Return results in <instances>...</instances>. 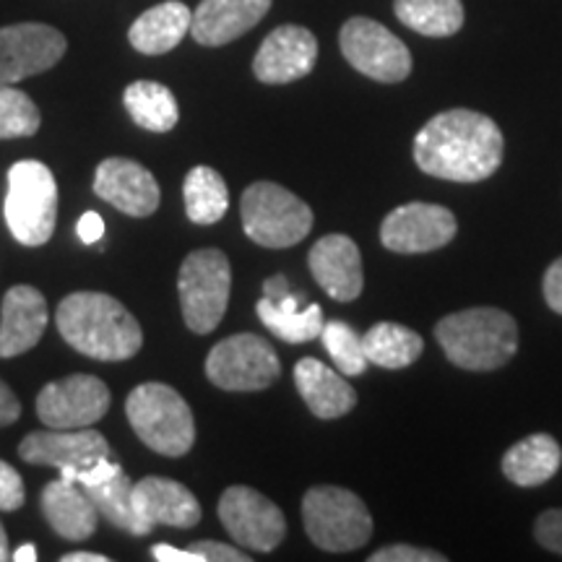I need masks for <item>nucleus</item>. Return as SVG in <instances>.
<instances>
[{"label": "nucleus", "instance_id": "nucleus-29", "mask_svg": "<svg viewBox=\"0 0 562 562\" xmlns=\"http://www.w3.org/2000/svg\"><path fill=\"white\" fill-rule=\"evenodd\" d=\"M396 19L425 37H451L463 26L461 0H396Z\"/></svg>", "mask_w": 562, "mask_h": 562}, {"label": "nucleus", "instance_id": "nucleus-3", "mask_svg": "<svg viewBox=\"0 0 562 562\" xmlns=\"http://www.w3.org/2000/svg\"><path fill=\"white\" fill-rule=\"evenodd\" d=\"M435 336L448 362L461 370L490 372L508 364L518 351V326L497 307H469L446 315Z\"/></svg>", "mask_w": 562, "mask_h": 562}, {"label": "nucleus", "instance_id": "nucleus-1", "mask_svg": "<svg viewBox=\"0 0 562 562\" xmlns=\"http://www.w3.org/2000/svg\"><path fill=\"white\" fill-rule=\"evenodd\" d=\"M503 133L474 110H446L414 136V161L425 175L453 182H482L501 170Z\"/></svg>", "mask_w": 562, "mask_h": 562}, {"label": "nucleus", "instance_id": "nucleus-46", "mask_svg": "<svg viewBox=\"0 0 562 562\" xmlns=\"http://www.w3.org/2000/svg\"><path fill=\"white\" fill-rule=\"evenodd\" d=\"M11 558V550H9V533H5L3 524H0V562H5Z\"/></svg>", "mask_w": 562, "mask_h": 562}, {"label": "nucleus", "instance_id": "nucleus-41", "mask_svg": "<svg viewBox=\"0 0 562 562\" xmlns=\"http://www.w3.org/2000/svg\"><path fill=\"white\" fill-rule=\"evenodd\" d=\"M21 417V404L13 396V391L0 381V427H9Z\"/></svg>", "mask_w": 562, "mask_h": 562}, {"label": "nucleus", "instance_id": "nucleus-32", "mask_svg": "<svg viewBox=\"0 0 562 562\" xmlns=\"http://www.w3.org/2000/svg\"><path fill=\"white\" fill-rule=\"evenodd\" d=\"M321 341L341 375L355 378V375H362V372L368 370L370 362H368V357H364L362 336L357 334L349 323H344V321L323 323Z\"/></svg>", "mask_w": 562, "mask_h": 562}, {"label": "nucleus", "instance_id": "nucleus-6", "mask_svg": "<svg viewBox=\"0 0 562 562\" xmlns=\"http://www.w3.org/2000/svg\"><path fill=\"white\" fill-rule=\"evenodd\" d=\"M302 521L311 542L326 552L360 550L372 537V516L362 497L331 484L305 492Z\"/></svg>", "mask_w": 562, "mask_h": 562}, {"label": "nucleus", "instance_id": "nucleus-35", "mask_svg": "<svg viewBox=\"0 0 562 562\" xmlns=\"http://www.w3.org/2000/svg\"><path fill=\"white\" fill-rule=\"evenodd\" d=\"M446 554L435 550H419L412 544H391L381 547L378 552L370 554V562H446Z\"/></svg>", "mask_w": 562, "mask_h": 562}, {"label": "nucleus", "instance_id": "nucleus-28", "mask_svg": "<svg viewBox=\"0 0 562 562\" xmlns=\"http://www.w3.org/2000/svg\"><path fill=\"white\" fill-rule=\"evenodd\" d=\"M186 214L195 224H216L229 209V188L214 167L199 165L188 172L182 186Z\"/></svg>", "mask_w": 562, "mask_h": 562}, {"label": "nucleus", "instance_id": "nucleus-8", "mask_svg": "<svg viewBox=\"0 0 562 562\" xmlns=\"http://www.w3.org/2000/svg\"><path fill=\"white\" fill-rule=\"evenodd\" d=\"M229 258L216 248L193 250L180 266L178 292L186 326L206 336L220 326L229 305Z\"/></svg>", "mask_w": 562, "mask_h": 562}, {"label": "nucleus", "instance_id": "nucleus-45", "mask_svg": "<svg viewBox=\"0 0 562 562\" xmlns=\"http://www.w3.org/2000/svg\"><path fill=\"white\" fill-rule=\"evenodd\" d=\"M11 560H16V562H34V560H37V550H34V544H21L19 550L11 554Z\"/></svg>", "mask_w": 562, "mask_h": 562}, {"label": "nucleus", "instance_id": "nucleus-10", "mask_svg": "<svg viewBox=\"0 0 562 562\" xmlns=\"http://www.w3.org/2000/svg\"><path fill=\"white\" fill-rule=\"evenodd\" d=\"M339 45L347 63L368 79L398 83L412 74V53L396 34L368 16H355L341 26Z\"/></svg>", "mask_w": 562, "mask_h": 562}, {"label": "nucleus", "instance_id": "nucleus-39", "mask_svg": "<svg viewBox=\"0 0 562 562\" xmlns=\"http://www.w3.org/2000/svg\"><path fill=\"white\" fill-rule=\"evenodd\" d=\"M542 290H544L547 305H550L554 313L562 315V256L558 261H552L550 269H547Z\"/></svg>", "mask_w": 562, "mask_h": 562}, {"label": "nucleus", "instance_id": "nucleus-44", "mask_svg": "<svg viewBox=\"0 0 562 562\" xmlns=\"http://www.w3.org/2000/svg\"><path fill=\"white\" fill-rule=\"evenodd\" d=\"M63 562H110V558H104L100 552H70L63 558Z\"/></svg>", "mask_w": 562, "mask_h": 562}, {"label": "nucleus", "instance_id": "nucleus-31", "mask_svg": "<svg viewBox=\"0 0 562 562\" xmlns=\"http://www.w3.org/2000/svg\"><path fill=\"white\" fill-rule=\"evenodd\" d=\"M258 318L269 331L277 336V339L286 344H307L318 339L323 331V311L321 305H307L300 307V311H284L277 302L263 297L256 305Z\"/></svg>", "mask_w": 562, "mask_h": 562}, {"label": "nucleus", "instance_id": "nucleus-7", "mask_svg": "<svg viewBox=\"0 0 562 562\" xmlns=\"http://www.w3.org/2000/svg\"><path fill=\"white\" fill-rule=\"evenodd\" d=\"M243 229L263 248H292L313 229V209L277 182L258 180L240 201Z\"/></svg>", "mask_w": 562, "mask_h": 562}, {"label": "nucleus", "instance_id": "nucleus-16", "mask_svg": "<svg viewBox=\"0 0 562 562\" xmlns=\"http://www.w3.org/2000/svg\"><path fill=\"white\" fill-rule=\"evenodd\" d=\"M19 456L34 467H55L60 476H66L102 456H110V442L102 432L89 430V427L32 432L19 442Z\"/></svg>", "mask_w": 562, "mask_h": 562}, {"label": "nucleus", "instance_id": "nucleus-27", "mask_svg": "<svg viewBox=\"0 0 562 562\" xmlns=\"http://www.w3.org/2000/svg\"><path fill=\"white\" fill-rule=\"evenodd\" d=\"M362 349L370 364L385 370H404L425 349V341L417 331L402 326V323H375L368 334L362 336Z\"/></svg>", "mask_w": 562, "mask_h": 562}, {"label": "nucleus", "instance_id": "nucleus-30", "mask_svg": "<svg viewBox=\"0 0 562 562\" xmlns=\"http://www.w3.org/2000/svg\"><path fill=\"white\" fill-rule=\"evenodd\" d=\"M87 495L94 503V508L100 510V516L108 518L112 526L117 529L136 533V537H146L149 529H146L144 521L138 518L136 508H133V482L131 476L117 472L110 482L97 484V487H87Z\"/></svg>", "mask_w": 562, "mask_h": 562}, {"label": "nucleus", "instance_id": "nucleus-15", "mask_svg": "<svg viewBox=\"0 0 562 562\" xmlns=\"http://www.w3.org/2000/svg\"><path fill=\"white\" fill-rule=\"evenodd\" d=\"M318 60V40L297 24L277 26L252 60V74L263 83H292L305 79Z\"/></svg>", "mask_w": 562, "mask_h": 562}, {"label": "nucleus", "instance_id": "nucleus-13", "mask_svg": "<svg viewBox=\"0 0 562 562\" xmlns=\"http://www.w3.org/2000/svg\"><path fill=\"white\" fill-rule=\"evenodd\" d=\"M459 232L453 211L440 203L414 201L396 206L381 224V243L398 256H419L446 248Z\"/></svg>", "mask_w": 562, "mask_h": 562}, {"label": "nucleus", "instance_id": "nucleus-5", "mask_svg": "<svg viewBox=\"0 0 562 562\" xmlns=\"http://www.w3.org/2000/svg\"><path fill=\"white\" fill-rule=\"evenodd\" d=\"M58 220V186L50 167L37 159H24L9 170L5 193V224L26 248H40L53 237Z\"/></svg>", "mask_w": 562, "mask_h": 562}, {"label": "nucleus", "instance_id": "nucleus-40", "mask_svg": "<svg viewBox=\"0 0 562 562\" xmlns=\"http://www.w3.org/2000/svg\"><path fill=\"white\" fill-rule=\"evenodd\" d=\"M79 237H81V243H87V245H94L97 240H102V235H104V222H102V216L97 214V211H87V214L81 216L79 220Z\"/></svg>", "mask_w": 562, "mask_h": 562}, {"label": "nucleus", "instance_id": "nucleus-24", "mask_svg": "<svg viewBox=\"0 0 562 562\" xmlns=\"http://www.w3.org/2000/svg\"><path fill=\"white\" fill-rule=\"evenodd\" d=\"M193 11L180 0H165L144 11L128 30L131 45L144 55H165L180 45L191 32Z\"/></svg>", "mask_w": 562, "mask_h": 562}, {"label": "nucleus", "instance_id": "nucleus-37", "mask_svg": "<svg viewBox=\"0 0 562 562\" xmlns=\"http://www.w3.org/2000/svg\"><path fill=\"white\" fill-rule=\"evenodd\" d=\"M533 533H537L539 544L562 554V508L544 510L533 524Z\"/></svg>", "mask_w": 562, "mask_h": 562}, {"label": "nucleus", "instance_id": "nucleus-38", "mask_svg": "<svg viewBox=\"0 0 562 562\" xmlns=\"http://www.w3.org/2000/svg\"><path fill=\"white\" fill-rule=\"evenodd\" d=\"M188 550L195 552L201 558V562H248L250 558L245 552L237 550L232 544H222V542H211V539H203V542H193Z\"/></svg>", "mask_w": 562, "mask_h": 562}, {"label": "nucleus", "instance_id": "nucleus-17", "mask_svg": "<svg viewBox=\"0 0 562 562\" xmlns=\"http://www.w3.org/2000/svg\"><path fill=\"white\" fill-rule=\"evenodd\" d=\"M94 193L136 220L151 216L161 199L157 178L144 165L125 157H110L97 167Z\"/></svg>", "mask_w": 562, "mask_h": 562}, {"label": "nucleus", "instance_id": "nucleus-33", "mask_svg": "<svg viewBox=\"0 0 562 562\" xmlns=\"http://www.w3.org/2000/svg\"><path fill=\"white\" fill-rule=\"evenodd\" d=\"M42 125V115L30 94L16 83H0V138L34 136Z\"/></svg>", "mask_w": 562, "mask_h": 562}, {"label": "nucleus", "instance_id": "nucleus-20", "mask_svg": "<svg viewBox=\"0 0 562 562\" xmlns=\"http://www.w3.org/2000/svg\"><path fill=\"white\" fill-rule=\"evenodd\" d=\"M45 328V294L30 284L11 286L3 297V313H0V357L11 360V357H19L37 347Z\"/></svg>", "mask_w": 562, "mask_h": 562}, {"label": "nucleus", "instance_id": "nucleus-4", "mask_svg": "<svg viewBox=\"0 0 562 562\" xmlns=\"http://www.w3.org/2000/svg\"><path fill=\"white\" fill-rule=\"evenodd\" d=\"M125 414L140 442L161 456H186L195 442L193 412L172 385L140 383L125 402Z\"/></svg>", "mask_w": 562, "mask_h": 562}, {"label": "nucleus", "instance_id": "nucleus-9", "mask_svg": "<svg viewBox=\"0 0 562 562\" xmlns=\"http://www.w3.org/2000/svg\"><path fill=\"white\" fill-rule=\"evenodd\" d=\"M209 381L222 391H263L279 381L277 349L258 334H235L206 357Z\"/></svg>", "mask_w": 562, "mask_h": 562}, {"label": "nucleus", "instance_id": "nucleus-34", "mask_svg": "<svg viewBox=\"0 0 562 562\" xmlns=\"http://www.w3.org/2000/svg\"><path fill=\"white\" fill-rule=\"evenodd\" d=\"M26 501V492H24V480L11 463L0 461V510L13 513L19 510L21 505Z\"/></svg>", "mask_w": 562, "mask_h": 562}, {"label": "nucleus", "instance_id": "nucleus-11", "mask_svg": "<svg viewBox=\"0 0 562 562\" xmlns=\"http://www.w3.org/2000/svg\"><path fill=\"white\" fill-rule=\"evenodd\" d=\"M220 521L237 544L252 552L277 550L286 533V518L279 505L243 484L224 490L220 497Z\"/></svg>", "mask_w": 562, "mask_h": 562}, {"label": "nucleus", "instance_id": "nucleus-2", "mask_svg": "<svg viewBox=\"0 0 562 562\" xmlns=\"http://www.w3.org/2000/svg\"><path fill=\"white\" fill-rule=\"evenodd\" d=\"M58 331L70 347L100 362L138 355L144 331L123 302L104 292H74L58 305Z\"/></svg>", "mask_w": 562, "mask_h": 562}, {"label": "nucleus", "instance_id": "nucleus-14", "mask_svg": "<svg viewBox=\"0 0 562 562\" xmlns=\"http://www.w3.org/2000/svg\"><path fill=\"white\" fill-rule=\"evenodd\" d=\"M68 42L50 24H11L0 30V83H19L58 66Z\"/></svg>", "mask_w": 562, "mask_h": 562}, {"label": "nucleus", "instance_id": "nucleus-26", "mask_svg": "<svg viewBox=\"0 0 562 562\" xmlns=\"http://www.w3.org/2000/svg\"><path fill=\"white\" fill-rule=\"evenodd\" d=\"M123 102L133 123L149 133H170L180 121L178 100L165 83L157 81H133L123 91Z\"/></svg>", "mask_w": 562, "mask_h": 562}, {"label": "nucleus", "instance_id": "nucleus-22", "mask_svg": "<svg viewBox=\"0 0 562 562\" xmlns=\"http://www.w3.org/2000/svg\"><path fill=\"white\" fill-rule=\"evenodd\" d=\"M42 513L53 531L66 542H83L100 524V510L94 508L87 490H79V484L63 476L42 490Z\"/></svg>", "mask_w": 562, "mask_h": 562}, {"label": "nucleus", "instance_id": "nucleus-21", "mask_svg": "<svg viewBox=\"0 0 562 562\" xmlns=\"http://www.w3.org/2000/svg\"><path fill=\"white\" fill-rule=\"evenodd\" d=\"M273 0H201L191 34L203 47H222L250 32L269 13Z\"/></svg>", "mask_w": 562, "mask_h": 562}, {"label": "nucleus", "instance_id": "nucleus-12", "mask_svg": "<svg viewBox=\"0 0 562 562\" xmlns=\"http://www.w3.org/2000/svg\"><path fill=\"white\" fill-rule=\"evenodd\" d=\"M110 389L100 378L76 372L40 391L37 417L53 430H83L110 412Z\"/></svg>", "mask_w": 562, "mask_h": 562}, {"label": "nucleus", "instance_id": "nucleus-42", "mask_svg": "<svg viewBox=\"0 0 562 562\" xmlns=\"http://www.w3.org/2000/svg\"><path fill=\"white\" fill-rule=\"evenodd\" d=\"M154 560L159 562H201V558L191 550H178V547L170 544H154L151 547Z\"/></svg>", "mask_w": 562, "mask_h": 562}, {"label": "nucleus", "instance_id": "nucleus-36", "mask_svg": "<svg viewBox=\"0 0 562 562\" xmlns=\"http://www.w3.org/2000/svg\"><path fill=\"white\" fill-rule=\"evenodd\" d=\"M121 469H123L121 463L110 461V456H102V459H97L94 463H89V467L76 469V472L66 474V476H63V480L81 484V487L87 490V487H97V484L110 482L112 476H115L117 472H121Z\"/></svg>", "mask_w": 562, "mask_h": 562}, {"label": "nucleus", "instance_id": "nucleus-25", "mask_svg": "<svg viewBox=\"0 0 562 562\" xmlns=\"http://www.w3.org/2000/svg\"><path fill=\"white\" fill-rule=\"evenodd\" d=\"M562 463L560 442L547 432L529 435L503 456V474L518 487H539L558 474Z\"/></svg>", "mask_w": 562, "mask_h": 562}, {"label": "nucleus", "instance_id": "nucleus-23", "mask_svg": "<svg viewBox=\"0 0 562 562\" xmlns=\"http://www.w3.org/2000/svg\"><path fill=\"white\" fill-rule=\"evenodd\" d=\"M294 383H297L302 402L318 419H339L357 406V393L344 381L341 372L313 357H302L294 364Z\"/></svg>", "mask_w": 562, "mask_h": 562}, {"label": "nucleus", "instance_id": "nucleus-19", "mask_svg": "<svg viewBox=\"0 0 562 562\" xmlns=\"http://www.w3.org/2000/svg\"><path fill=\"white\" fill-rule=\"evenodd\" d=\"M133 508L149 531L154 526L191 529L201 521V503L193 492L167 476H144L133 484Z\"/></svg>", "mask_w": 562, "mask_h": 562}, {"label": "nucleus", "instance_id": "nucleus-43", "mask_svg": "<svg viewBox=\"0 0 562 562\" xmlns=\"http://www.w3.org/2000/svg\"><path fill=\"white\" fill-rule=\"evenodd\" d=\"M284 294H290V281H286V277H273V279H266V284H263V297H269V300H281L284 297Z\"/></svg>", "mask_w": 562, "mask_h": 562}, {"label": "nucleus", "instance_id": "nucleus-18", "mask_svg": "<svg viewBox=\"0 0 562 562\" xmlns=\"http://www.w3.org/2000/svg\"><path fill=\"white\" fill-rule=\"evenodd\" d=\"M313 279L328 297L336 302H355L362 294L364 273L362 256L355 240L347 235H326L313 245L311 256Z\"/></svg>", "mask_w": 562, "mask_h": 562}]
</instances>
